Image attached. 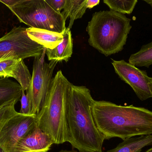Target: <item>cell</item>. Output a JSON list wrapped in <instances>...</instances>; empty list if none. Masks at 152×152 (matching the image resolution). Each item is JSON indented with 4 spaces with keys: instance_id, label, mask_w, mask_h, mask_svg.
Returning <instances> with one entry per match:
<instances>
[{
    "instance_id": "3",
    "label": "cell",
    "mask_w": 152,
    "mask_h": 152,
    "mask_svg": "<svg viewBox=\"0 0 152 152\" xmlns=\"http://www.w3.org/2000/svg\"><path fill=\"white\" fill-rule=\"evenodd\" d=\"M72 85L61 70L58 71L42 109L36 115L37 126L50 137L54 144L69 142L67 114Z\"/></svg>"
},
{
    "instance_id": "15",
    "label": "cell",
    "mask_w": 152,
    "mask_h": 152,
    "mask_svg": "<svg viewBox=\"0 0 152 152\" xmlns=\"http://www.w3.org/2000/svg\"><path fill=\"white\" fill-rule=\"evenodd\" d=\"M152 145V135L133 137L123 140L116 148L107 152H141L147 146Z\"/></svg>"
},
{
    "instance_id": "7",
    "label": "cell",
    "mask_w": 152,
    "mask_h": 152,
    "mask_svg": "<svg viewBox=\"0 0 152 152\" xmlns=\"http://www.w3.org/2000/svg\"><path fill=\"white\" fill-rule=\"evenodd\" d=\"M46 49L41 56L34 58L32 79L28 89L30 95L32 115H37L41 110L50 88L53 70L58 62L54 60L49 63L45 62Z\"/></svg>"
},
{
    "instance_id": "6",
    "label": "cell",
    "mask_w": 152,
    "mask_h": 152,
    "mask_svg": "<svg viewBox=\"0 0 152 152\" xmlns=\"http://www.w3.org/2000/svg\"><path fill=\"white\" fill-rule=\"evenodd\" d=\"M46 48L30 39L27 28L15 26L0 38V60L41 56Z\"/></svg>"
},
{
    "instance_id": "11",
    "label": "cell",
    "mask_w": 152,
    "mask_h": 152,
    "mask_svg": "<svg viewBox=\"0 0 152 152\" xmlns=\"http://www.w3.org/2000/svg\"><path fill=\"white\" fill-rule=\"evenodd\" d=\"M53 144L50 137L37 126L33 132L21 139L10 152H47Z\"/></svg>"
},
{
    "instance_id": "2",
    "label": "cell",
    "mask_w": 152,
    "mask_h": 152,
    "mask_svg": "<svg viewBox=\"0 0 152 152\" xmlns=\"http://www.w3.org/2000/svg\"><path fill=\"white\" fill-rule=\"evenodd\" d=\"M94 101L87 87L72 84L67 114L69 142L80 152H102L105 138L94 120L92 109Z\"/></svg>"
},
{
    "instance_id": "25",
    "label": "cell",
    "mask_w": 152,
    "mask_h": 152,
    "mask_svg": "<svg viewBox=\"0 0 152 152\" xmlns=\"http://www.w3.org/2000/svg\"><path fill=\"white\" fill-rule=\"evenodd\" d=\"M59 152H77L75 151H67V150H61Z\"/></svg>"
},
{
    "instance_id": "13",
    "label": "cell",
    "mask_w": 152,
    "mask_h": 152,
    "mask_svg": "<svg viewBox=\"0 0 152 152\" xmlns=\"http://www.w3.org/2000/svg\"><path fill=\"white\" fill-rule=\"evenodd\" d=\"M63 35V40L57 47L53 49H46L45 54L49 60L68 62L72 56L73 42L70 29L67 28Z\"/></svg>"
},
{
    "instance_id": "14",
    "label": "cell",
    "mask_w": 152,
    "mask_h": 152,
    "mask_svg": "<svg viewBox=\"0 0 152 152\" xmlns=\"http://www.w3.org/2000/svg\"><path fill=\"white\" fill-rule=\"evenodd\" d=\"M22 88L9 78H0V109L12 102L20 101Z\"/></svg>"
},
{
    "instance_id": "19",
    "label": "cell",
    "mask_w": 152,
    "mask_h": 152,
    "mask_svg": "<svg viewBox=\"0 0 152 152\" xmlns=\"http://www.w3.org/2000/svg\"><path fill=\"white\" fill-rule=\"evenodd\" d=\"M18 101L12 102L0 109V131L6 121L18 113L15 109V105Z\"/></svg>"
},
{
    "instance_id": "18",
    "label": "cell",
    "mask_w": 152,
    "mask_h": 152,
    "mask_svg": "<svg viewBox=\"0 0 152 152\" xmlns=\"http://www.w3.org/2000/svg\"><path fill=\"white\" fill-rule=\"evenodd\" d=\"M103 2L110 9L121 14H130L132 13L137 4V0L125 1V0H104Z\"/></svg>"
},
{
    "instance_id": "12",
    "label": "cell",
    "mask_w": 152,
    "mask_h": 152,
    "mask_svg": "<svg viewBox=\"0 0 152 152\" xmlns=\"http://www.w3.org/2000/svg\"><path fill=\"white\" fill-rule=\"evenodd\" d=\"M27 33L30 39L46 49H54L63 39V33L46 29L29 27L27 28Z\"/></svg>"
},
{
    "instance_id": "24",
    "label": "cell",
    "mask_w": 152,
    "mask_h": 152,
    "mask_svg": "<svg viewBox=\"0 0 152 152\" xmlns=\"http://www.w3.org/2000/svg\"><path fill=\"white\" fill-rule=\"evenodd\" d=\"M144 1L147 3L149 5H151V7L152 8V0H143Z\"/></svg>"
},
{
    "instance_id": "1",
    "label": "cell",
    "mask_w": 152,
    "mask_h": 152,
    "mask_svg": "<svg viewBox=\"0 0 152 152\" xmlns=\"http://www.w3.org/2000/svg\"><path fill=\"white\" fill-rule=\"evenodd\" d=\"M92 110L96 126L105 140L152 135V111L145 108L95 101Z\"/></svg>"
},
{
    "instance_id": "8",
    "label": "cell",
    "mask_w": 152,
    "mask_h": 152,
    "mask_svg": "<svg viewBox=\"0 0 152 152\" xmlns=\"http://www.w3.org/2000/svg\"><path fill=\"white\" fill-rule=\"evenodd\" d=\"M37 126L36 115L16 113L9 119L0 131V145L7 152L11 151L22 138L31 134Z\"/></svg>"
},
{
    "instance_id": "21",
    "label": "cell",
    "mask_w": 152,
    "mask_h": 152,
    "mask_svg": "<svg viewBox=\"0 0 152 152\" xmlns=\"http://www.w3.org/2000/svg\"><path fill=\"white\" fill-rule=\"evenodd\" d=\"M45 1L56 12H61V10L64 9L66 0H61V1L45 0Z\"/></svg>"
},
{
    "instance_id": "26",
    "label": "cell",
    "mask_w": 152,
    "mask_h": 152,
    "mask_svg": "<svg viewBox=\"0 0 152 152\" xmlns=\"http://www.w3.org/2000/svg\"><path fill=\"white\" fill-rule=\"evenodd\" d=\"M0 152H7L1 145H0Z\"/></svg>"
},
{
    "instance_id": "9",
    "label": "cell",
    "mask_w": 152,
    "mask_h": 152,
    "mask_svg": "<svg viewBox=\"0 0 152 152\" xmlns=\"http://www.w3.org/2000/svg\"><path fill=\"white\" fill-rule=\"evenodd\" d=\"M112 64L121 79L131 87L141 101L152 98L150 77L145 70H141L124 60H113Z\"/></svg>"
},
{
    "instance_id": "22",
    "label": "cell",
    "mask_w": 152,
    "mask_h": 152,
    "mask_svg": "<svg viewBox=\"0 0 152 152\" xmlns=\"http://www.w3.org/2000/svg\"><path fill=\"white\" fill-rule=\"evenodd\" d=\"M100 0L97 1H91V0H87L86 7L88 9H92L94 6H96L97 4H99L100 3Z\"/></svg>"
},
{
    "instance_id": "17",
    "label": "cell",
    "mask_w": 152,
    "mask_h": 152,
    "mask_svg": "<svg viewBox=\"0 0 152 152\" xmlns=\"http://www.w3.org/2000/svg\"><path fill=\"white\" fill-rule=\"evenodd\" d=\"M129 63L136 67L149 68L152 65V42L142 46L137 52L130 55Z\"/></svg>"
},
{
    "instance_id": "10",
    "label": "cell",
    "mask_w": 152,
    "mask_h": 152,
    "mask_svg": "<svg viewBox=\"0 0 152 152\" xmlns=\"http://www.w3.org/2000/svg\"><path fill=\"white\" fill-rule=\"evenodd\" d=\"M9 77L15 79L24 91L28 89L32 76L24 60L8 58L0 60V78Z\"/></svg>"
},
{
    "instance_id": "16",
    "label": "cell",
    "mask_w": 152,
    "mask_h": 152,
    "mask_svg": "<svg viewBox=\"0 0 152 152\" xmlns=\"http://www.w3.org/2000/svg\"><path fill=\"white\" fill-rule=\"evenodd\" d=\"M87 0H66L63 11L61 12L65 20L70 17L68 28L71 29L74 21L81 18L86 12Z\"/></svg>"
},
{
    "instance_id": "20",
    "label": "cell",
    "mask_w": 152,
    "mask_h": 152,
    "mask_svg": "<svg viewBox=\"0 0 152 152\" xmlns=\"http://www.w3.org/2000/svg\"><path fill=\"white\" fill-rule=\"evenodd\" d=\"M26 93L25 94V91L22 89V94L20 98L21 108L19 113L23 115H34L31 114V102H30V95L28 90L26 91Z\"/></svg>"
},
{
    "instance_id": "5",
    "label": "cell",
    "mask_w": 152,
    "mask_h": 152,
    "mask_svg": "<svg viewBox=\"0 0 152 152\" xmlns=\"http://www.w3.org/2000/svg\"><path fill=\"white\" fill-rule=\"evenodd\" d=\"M20 22L31 28L63 33L66 21L61 12L53 10L45 0H3Z\"/></svg>"
},
{
    "instance_id": "4",
    "label": "cell",
    "mask_w": 152,
    "mask_h": 152,
    "mask_svg": "<svg viewBox=\"0 0 152 152\" xmlns=\"http://www.w3.org/2000/svg\"><path fill=\"white\" fill-rule=\"evenodd\" d=\"M130 21L124 14L112 10L94 12L86 27L88 43L106 56L121 51L132 28Z\"/></svg>"
},
{
    "instance_id": "27",
    "label": "cell",
    "mask_w": 152,
    "mask_h": 152,
    "mask_svg": "<svg viewBox=\"0 0 152 152\" xmlns=\"http://www.w3.org/2000/svg\"><path fill=\"white\" fill-rule=\"evenodd\" d=\"M145 152H152V148L148 150V151H146Z\"/></svg>"
},
{
    "instance_id": "23",
    "label": "cell",
    "mask_w": 152,
    "mask_h": 152,
    "mask_svg": "<svg viewBox=\"0 0 152 152\" xmlns=\"http://www.w3.org/2000/svg\"><path fill=\"white\" fill-rule=\"evenodd\" d=\"M149 85H150V89H151V93L152 95V78H150Z\"/></svg>"
}]
</instances>
